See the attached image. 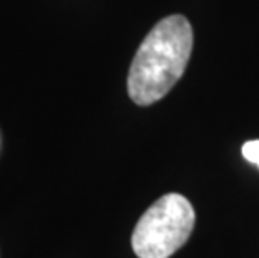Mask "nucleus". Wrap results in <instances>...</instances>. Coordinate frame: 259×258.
<instances>
[{"mask_svg":"<svg viewBox=\"0 0 259 258\" xmlns=\"http://www.w3.org/2000/svg\"><path fill=\"white\" fill-rule=\"evenodd\" d=\"M192 27L184 15L159 20L137 49L129 69L127 91L139 106L162 99L183 78L192 52Z\"/></svg>","mask_w":259,"mask_h":258,"instance_id":"1","label":"nucleus"},{"mask_svg":"<svg viewBox=\"0 0 259 258\" xmlns=\"http://www.w3.org/2000/svg\"><path fill=\"white\" fill-rule=\"evenodd\" d=\"M242 156L259 168V141H247L242 146Z\"/></svg>","mask_w":259,"mask_h":258,"instance_id":"3","label":"nucleus"},{"mask_svg":"<svg viewBox=\"0 0 259 258\" xmlns=\"http://www.w3.org/2000/svg\"><path fill=\"white\" fill-rule=\"evenodd\" d=\"M194 223L189 200L178 193L164 195L137 222L132 250L139 258H169L191 237Z\"/></svg>","mask_w":259,"mask_h":258,"instance_id":"2","label":"nucleus"}]
</instances>
